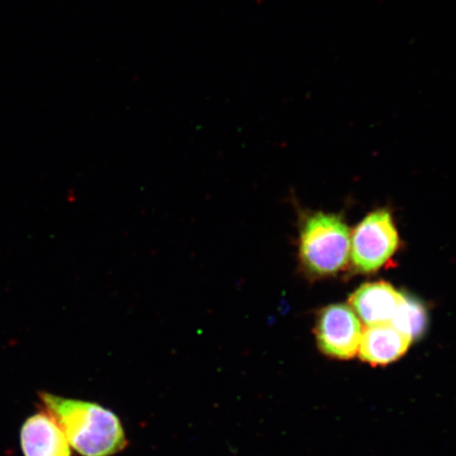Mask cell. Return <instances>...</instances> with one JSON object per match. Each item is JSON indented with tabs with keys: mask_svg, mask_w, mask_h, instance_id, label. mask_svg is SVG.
Segmentation results:
<instances>
[{
	"mask_svg": "<svg viewBox=\"0 0 456 456\" xmlns=\"http://www.w3.org/2000/svg\"><path fill=\"white\" fill-rule=\"evenodd\" d=\"M44 411L64 431L70 446L83 456H112L127 447L118 416L98 403L41 392Z\"/></svg>",
	"mask_w": 456,
	"mask_h": 456,
	"instance_id": "1",
	"label": "cell"
},
{
	"mask_svg": "<svg viewBox=\"0 0 456 456\" xmlns=\"http://www.w3.org/2000/svg\"><path fill=\"white\" fill-rule=\"evenodd\" d=\"M351 255L349 227L338 216L318 213L301 226L299 258L312 275L332 276L344 270Z\"/></svg>",
	"mask_w": 456,
	"mask_h": 456,
	"instance_id": "2",
	"label": "cell"
},
{
	"mask_svg": "<svg viewBox=\"0 0 456 456\" xmlns=\"http://www.w3.org/2000/svg\"><path fill=\"white\" fill-rule=\"evenodd\" d=\"M398 233L387 210L370 214L351 238V256L356 270L373 273L384 267L396 253Z\"/></svg>",
	"mask_w": 456,
	"mask_h": 456,
	"instance_id": "3",
	"label": "cell"
},
{
	"mask_svg": "<svg viewBox=\"0 0 456 456\" xmlns=\"http://www.w3.org/2000/svg\"><path fill=\"white\" fill-rule=\"evenodd\" d=\"M362 332L361 321L350 306L329 305L319 314L315 333L324 355L341 361L354 357Z\"/></svg>",
	"mask_w": 456,
	"mask_h": 456,
	"instance_id": "4",
	"label": "cell"
},
{
	"mask_svg": "<svg viewBox=\"0 0 456 456\" xmlns=\"http://www.w3.org/2000/svg\"><path fill=\"white\" fill-rule=\"evenodd\" d=\"M20 443L25 456H71L64 431L49 413L31 416L21 428Z\"/></svg>",
	"mask_w": 456,
	"mask_h": 456,
	"instance_id": "5",
	"label": "cell"
},
{
	"mask_svg": "<svg viewBox=\"0 0 456 456\" xmlns=\"http://www.w3.org/2000/svg\"><path fill=\"white\" fill-rule=\"evenodd\" d=\"M412 341L392 324H372L363 330L359 355L373 366H386L397 361L409 349Z\"/></svg>",
	"mask_w": 456,
	"mask_h": 456,
	"instance_id": "6",
	"label": "cell"
},
{
	"mask_svg": "<svg viewBox=\"0 0 456 456\" xmlns=\"http://www.w3.org/2000/svg\"><path fill=\"white\" fill-rule=\"evenodd\" d=\"M402 294L387 282H370L363 284L351 296L352 310L367 323H389L397 309Z\"/></svg>",
	"mask_w": 456,
	"mask_h": 456,
	"instance_id": "7",
	"label": "cell"
},
{
	"mask_svg": "<svg viewBox=\"0 0 456 456\" xmlns=\"http://www.w3.org/2000/svg\"><path fill=\"white\" fill-rule=\"evenodd\" d=\"M391 324L412 342L420 338L428 326V312L423 302L402 294Z\"/></svg>",
	"mask_w": 456,
	"mask_h": 456,
	"instance_id": "8",
	"label": "cell"
}]
</instances>
